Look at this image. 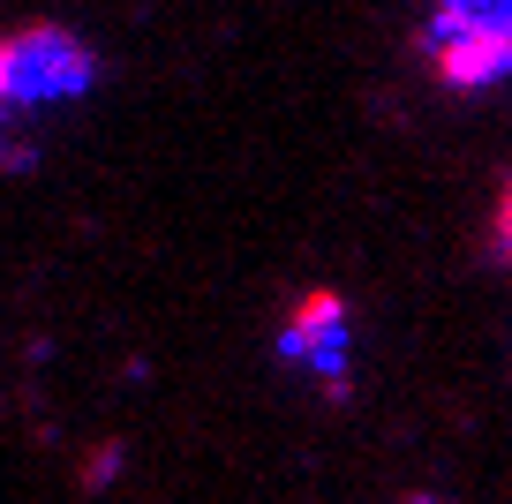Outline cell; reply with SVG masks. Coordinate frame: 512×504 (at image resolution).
I'll return each mask as SVG.
<instances>
[{
    "instance_id": "obj_4",
    "label": "cell",
    "mask_w": 512,
    "mask_h": 504,
    "mask_svg": "<svg viewBox=\"0 0 512 504\" xmlns=\"http://www.w3.org/2000/svg\"><path fill=\"white\" fill-rule=\"evenodd\" d=\"M490 249L512 264V174L497 181V204H490Z\"/></svg>"
},
{
    "instance_id": "obj_3",
    "label": "cell",
    "mask_w": 512,
    "mask_h": 504,
    "mask_svg": "<svg viewBox=\"0 0 512 504\" xmlns=\"http://www.w3.org/2000/svg\"><path fill=\"white\" fill-rule=\"evenodd\" d=\"M279 362L309 377L324 399H347L354 384V309L339 286H302L279 316Z\"/></svg>"
},
{
    "instance_id": "obj_2",
    "label": "cell",
    "mask_w": 512,
    "mask_h": 504,
    "mask_svg": "<svg viewBox=\"0 0 512 504\" xmlns=\"http://www.w3.org/2000/svg\"><path fill=\"white\" fill-rule=\"evenodd\" d=\"M415 46L445 91H497V83H512V0H422Z\"/></svg>"
},
{
    "instance_id": "obj_5",
    "label": "cell",
    "mask_w": 512,
    "mask_h": 504,
    "mask_svg": "<svg viewBox=\"0 0 512 504\" xmlns=\"http://www.w3.org/2000/svg\"><path fill=\"white\" fill-rule=\"evenodd\" d=\"M407 504H445V497H407Z\"/></svg>"
},
{
    "instance_id": "obj_1",
    "label": "cell",
    "mask_w": 512,
    "mask_h": 504,
    "mask_svg": "<svg viewBox=\"0 0 512 504\" xmlns=\"http://www.w3.org/2000/svg\"><path fill=\"white\" fill-rule=\"evenodd\" d=\"M106 61L68 23H16L0 31V174H31L46 121L98 91Z\"/></svg>"
}]
</instances>
